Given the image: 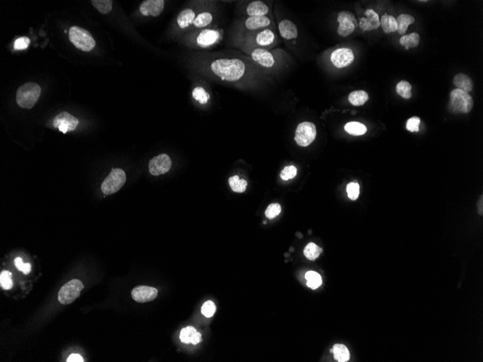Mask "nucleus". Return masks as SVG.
Instances as JSON below:
<instances>
[{
    "label": "nucleus",
    "instance_id": "1",
    "mask_svg": "<svg viewBox=\"0 0 483 362\" xmlns=\"http://www.w3.org/2000/svg\"><path fill=\"white\" fill-rule=\"evenodd\" d=\"M190 66L195 72L221 83L248 85L255 78L258 69L252 61L238 55L215 52L191 54Z\"/></svg>",
    "mask_w": 483,
    "mask_h": 362
},
{
    "label": "nucleus",
    "instance_id": "2",
    "mask_svg": "<svg viewBox=\"0 0 483 362\" xmlns=\"http://www.w3.org/2000/svg\"><path fill=\"white\" fill-rule=\"evenodd\" d=\"M223 32L216 25L187 33L178 38V42L190 49L201 50L214 47L221 41Z\"/></svg>",
    "mask_w": 483,
    "mask_h": 362
},
{
    "label": "nucleus",
    "instance_id": "3",
    "mask_svg": "<svg viewBox=\"0 0 483 362\" xmlns=\"http://www.w3.org/2000/svg\"><path fill=\"white\" fill-rule=\"evenodd\" d=\"M208 1H191L182 9L176 16L173 25V37L179 38L189 31L200 10L207 4Z\"/></svg>",
    "mask_w": 483,
    "mask_h": 362
},
{
    "label": "nucleus",
    "instance_id": "4",
    "mask_svg": "<svg viewBox=\"0 0 483 362\" xmlns=\"http://www.w3.org/2000/svg\"><path fill=\"white\" fill-rule=\"evenodd\" d=\"M240 46L242 48H261L270 49L277 43V35L273 28H265L239 37Z\"/></svg>",
    "mask_w": 483,
    "mask_h": 362
},
{
    "label": "nucleus",
    "instance_id": "5",
    "mask_svg": "<svg viewBox=\"0 0 483 362\" xmlns=\"http://www.w3.org/2000/svg\"><path fill=\"white\" fill-rule=\"evenodd\" d=\"M241 49L260 68L271 70L276 67L277 63L276 55L270 49L261 48H242Z\"/></svg>",
    "mask_w": 483,
    "mask_h": 362
},
{
    "label": "nucleus",
    "instance_id": "6",
    "mask_svg": "<svg viewBox=\"0 0 483 362\" xmlns=\"http://www.w3.org/2000/svg\"><path fill=\"white\" fill-rule=\"evenodd\" d=\"M273 27V19L270 16L244 17L237 24L238 37Z\"/></svg>",
    "mask_w": 483,
    "mask_h": 362
},
{
    "label": "nucleus",
    "instance_id": "7",
    "mask_svg": "<svg viewBox=\"0 0 483 362\" xmlns=\"http://www.w3.org/2000/svg\"><path fill=\"white\" fill-rule=\"evenodd\" d=\"M41 95V88L36 83H27L21 85L16 94V102L23 109H31Z\"/></svg>",
    "mask_w": 483,
    "mask_h": 362
},
{
    "label": "nucleus",
    "instance_id": "8",
    "mask_svg": "<svg viewBox=\"0 0 483 362\" xmlns=\"http://www.w3.org/2000/svg\"><path fill=\"white\" fill-rule=\"evenodd\" d=\"M69 38L77 49L84 52H90L95 46V40L87 30L78 26H73L69 31Z\"/></svg>",
    "mask_w": 483,
    "mask_h": 362
},
{
    "label": "nucleus",
    "instance_id": "9",
    "mask_svg": "<svg viewBox=\"0 0 483 362\" xmlns=\"http://www.w3.org/2000/svg\"><path fill=\"white\" fill-rule=\"evenodd\" d=\"M472 96L462 90H453L450 94V108L455 113H469L473 107Z\"/></svg>",
    "mask_w": 483,
    "mask_h": 362
},
{
    "label": "nucleus",
    "instance_id": "10",
    "mask_svg": "<svg viewBox=\"0 0 483 362\" xmlns=\"http://www.w3.org/2000/svg\"><path fill=\"white\" fill-rule=\"evenodd\" d=\"M213 2L214 1H208L207 4L200 10L192 26L187 33L213 25L216 16V7L213 5Z\"/></svg>",
    "mask_w": 483,
    "mask_h": 362
},
{
    "label": "nucleus",
    "instance_id": "11",
    "mask_svg": "<svg viewBox=\"0 0 483 362\" xmlns=\"http://www.w3.org/2000/svg\"><path fill=\"white\" fill-rule=\"evenodd\" d=\"M126 179V174L123 170L113 169L103 182L101 187V191L107 195L114 194L124 186Z\"/></svg>",
    "mask_w": 483,
    "mask_h": 362
},
{
    "label": "nucleus",
    "instance_id": "12",
    "mask_svg": "<svg viewBox=\"0 0 483 362\" xmlns=\"http://www.w3.org/2000/svg\"><path fill=\"white\" fill-rule=\"evenodd\" d=\"M84 286L80 280L73 279L67 282L58 293V301L63 305L73 303L80 296Z\"/></svg>",
    "mask_w": 483,
    "mask_h": 362
},
{
    "label": "nucleus",
    "instance_id": "13",
    "mask_svg": "<svg viewBox=\"0 0 483 362\" xmlns=\"http://www.w3.org/2000/svg\"><path fill=\"white\" fill-rule=\"evenodd\" d=\"M317 129L312 122H304L299 124L296 129L294 140L300 147H308L315 140Z\"/></svg>",
    "mask_w": 483,
    "mask_h": 362
},
{
    "label": "nucleus",
    "instance_id": "14",
    "mask_svg": "<svg viewBox=\"0 0 483 362\" xmlns=\"http://www.w3.org/2000/svg\"><path fill=\"white\" fill-rule=\"evenodd\" d=\"M337 21L339 22L337 33L342 37L351 35L358 26V22L355 16L347 10H343L339 13Z\"/></svg>",
    "mask_w": 483,
    "mask_h": 362
},
{
    "label": "nucleus",
    "instance_id": "15",
    "mask_svg": "<svg viewBox=\"0 0 483 362\" xmlns=\"http://www.w3.org/2000/svg\"><path fill=\"white\" fill-rule=\"evenodd\" d=\"M354 60V55L352 49L349 48H339L330 55V62L338 69L345 68L352 64Z\"/></svg>",
    "mask_w": 483,
    "mask_h": 362
},
{
    "label": "nucleus",
    "instance_id": "16",
    "mask_svg": "<svg viewBox=\"0 0 483 362\" xmlns=\"http://www.w3.org/2000/svg\"><path fill=\"white\" fill-rule=\"evenodd\" d=\"M172 160L167 154L162 153L154 157L149 162V171L154 176L167 173L172 167Z\"/></svg>",
    "mask_w": 483,
    "mask_h": 362
},
{
    "label": "nucleus",
    "instance_id": "17",
    "mask_svg": "<svg viewBox=\"0 0 483 362\" xmlns=\"http://www.w3.org/2000/svg\"><path fill=\"white\" fill-rule=\"evenodd\" d=\"M78 120L77 118L72 116L68 112H61L55 116L53 120V126L55 128L59 129V131L64 134L67 132L73 131L77 128Z\"/></svg>",
    "mask_w": 483,
    "mask_h": 362
},
{
    "label": "nucleus",
    "instance_id": "18",
    "mask_svg": "<svg viewBox=\"0 0 483 362\" xmlns=\"http://www.w3.org/2000/svg\"><path fill=\"white\" fill-rule=\"evenodd\" d=\"M165 4L164 0H146L140 4L139 11L145 17H158L164 11Z\"/></svg>",
    "mask_w": 483,
    "mask_h": 362
},
{
    "label": "nucleus",
    "instance_id": "19",
    "mask_svg": "<svg viewBox=\"0 0 483 362\" xmlns=\"http://www.w3.org/2000/svg\"><path fill=\"white\" fill-rule=\"evenodd\" d=\"M270 7L267 2L261 0L252 1L245 7L244 17L270 16Z\"/></svg>",
    "mask_w": 483,
    "mask_h": 362
},
{
    "label": "nucleus",
    "instance_id": "20",
    "mask_svg": "<svg viewBox=\"0 0 483 362\" xmlns=\"http://www.w3.org/2000/svg\"><path fill=\"white\" fill-rule=\"evenodd\" d=\"M381 25L379 16L373 9H367L364 13V16L360 19L358 26L363 31H370L376 30Z\"/></svg>",
    "mask_w": 483,
    "mask_h": 362
},
{
    "label": "nucleus",
    "instance_id": "21",
    "mask_svg": "<svg viewBox=\"0 0 483 362\" xmlns=\"http://www.w3.org/2000/svg\"><path fill=\"white\" fill-rule=\"evenodd\" d=\"M132 298L138 303L152 302L157 297L158 291L153 287L141 286L133 288L131 292Z\"/></svg>",
    "mask_w": 483,
    "mask_h": 362
},
{
    "label": "nucleus",
    "instance_id": "22",
    "mask_svg": "<svg viewBox=\"0 0 483 362\" xmlns=\"http://www.w3.org/2000/svg\"><path fill=\"white\" fill-rule=\"evenodd\" d=\"M278 29L281 37L287 41H291L298 37L299 32L297 25L289 19L281 20L278 25Z\"/></svg>",
    "mask_w": 483,
    "mask_h": 362
},
{
    "label": "nucleus",
    "instance_id": "23",
    "mask_svg": "<svg viewBox=\"0 0 483 362\" xmlns=\"http://www.w3.org/2000/svg\"><path fill=\"white\" fill-rule=\"evenodd\" d=\"M180 340L184 343H192L196 345L199 343L201 342L202 336L200 333L197 331L196 329L194 328L192 326H188L185 328L181 330Z\"/></svg>",
    "mask_w": 483,
    "mask_h": 362
},
{
    "label": "nucleus",
    "instance_id": "24",
    "mask_svg": "<svg viewBox=\"0 0 483 362\" xmlns=\"http://www.w3.org/2000/svg\"><path fill=\"white\" fill-rule=\"evenodd\" d=\"M454 84L458 89L462 90L468 94L471 92L474 88L472 79L463 73L456 75L454 78Z\"/></svg>",
    "mask_w": 483,
    "mask_h": 362
},
{
    "label": "nucleus",
    "instance_id": "25",
    "mask_svg": "<svg viewBox=\"0 0 483 362\" xmlns=\"http://www.w3.org/2000/svg\"><path fill=\"white\" fill-rule=\"evenodd\" d=\"M348 100L351 105L360 107L368 101L369 95L366 91H363V90L354 91L349 94Z\"/></svg>",
    "mask_w": 483,
    "mask_h": 362
},
{
    "label": "nucleus",
    "instance_id": "26",
    "mask_svg": "<svg viewBox=\"0 0 483 362\" xmlns=\"http://www.w3.org/2000/svg\"><path fill=\"white\" fill-rule=\"evenodd\" d=\"M397 22L398 33L404 35L406 32L408 27L415 21V18L409 14H402L396 19Z\"/></svg>",
    "mask_w": 483,
    "mask_h": 362
},
{
    "label": "nucleus",
    "instance_id": "27",
    "mask_svg": "<svg viewBox=\"0 0 483 362\" xmlns=\"http://www.w3.org/2000/svg\"><path fill=\"white\" fill-rule=\"evenodd\" d=\"M333 357L339 362L349 361L350 358L349 350L342 344H335L333 347Z\"/></svg>",
    "mask_w": 483,
    "mask_h": 362
},
{
    "label": "nucleus",
    "instance_id": "28",
    "mask_svg": "<svg viewBox=\"0 0 483 362\" xmlns=\"http://www.w3.org/2000/svg\"><path fill=\"white\" fill-rule=\"evenodd\" d=\"M381 25L386 34H390L397 31V22L395 18L389 15L385 14L381 17Z\"/></svg>",
    "mask_w": 483,
    "mask_h": 362
},
{
    "label": "nucleus",
    "instance_id": "29",
    "mask_svg": "<svg viewBox=\"0 0 483 362\" xmlns=\"http://www.w3.org/2000/svg\"><path fill=\"white\" fill-rule=\"evenodd\" d=\"M345 130L347 133L354 136L363 135L367 131L366 125L358 122H348L345 125Z\"/></svg>",
    "mask_w": 483,
    "mask_h": 362
},
{
    "label": "nucleus",
    "instance_id": "30",
    "mask_svg": "<svg viewBox=\"0 0 483 362\" xmlns=\"http://www.w3.org/2000/svg\"><path fill=\"white\" fill-rule=\"evenodd\" d=\"M399 43L402 46H405L406 50L409 48H415L420 43V36L417 33H412L409 35H405L400 38Z\"/></svg>",
    "mask_w": 483,
    "mask_h": 362
},
{
    "label": "nucleus",
    "instance_id": "31",
    "mask_svg": "<svg viewBox=\"0 0 483 362\" xmlns=\"http://www.w3.org/2000/svg\"><path fill=\"white\" fill-rule=\"evenodd\" d=\"M192 95L193 98L202 105L207 104L209 98H210V95H209V93L202 86H196L194 88V89L193 90Z\"/></svg>",
    "mask_w": 483,
    "mask_h": 362
},
{
    "label": "nucleus",
    "instance_id": "32",
    "mask_svg": "<svg viewBox=\"0 0 483 362\" xmlns=\"http://www.w3.org/2000/svg\"><path fill=\"white\" fill-rule=\"evenodd\" d=\"M306 279L307 280V286L312 289H317L322 284V278L315 271H309L306 273Z\"/></svg>",
    "mask_w": 483,
    "mask_h": 362
},
{
    "label": "nucleus",
    "instance_id": "33",
    "mask_svg": "<svg viewBox=\"0 0 483 362\" xmlns=\"http://www.w3.org/2000/svg\"><path fill=\"white\" fill-rule=\"evenodd\" d=\"M229 183L232 190L235 192H244L246 191L248 182L245 179H240L238 176H234L229 179Z\"/></svg>",
    "mask_w": 483,
    "mask_h": 362
},
{
    "label": "nucleus",
    "instance_id": "34",
    "mask_svg": "<svg viewBox=\"0 0 483 362\" xmlns=\"http://www.w3.org/2000/svg\"><path fill=\"white\" fill-rule=\"evenodd\" d=\"M322 252V248L312 242L308 244L304 249V255L309 260H316Z\"/></svg>",
    "mask_w": 483,
    "mask_h": 362
},
{
    "label": "nucleus",
    "instance_id": "35",
    "mask_svg": "<svg viewBox=\"0 0 483 362\" xmlns=\"http://www.w3.org/2000/svg\"><path fill=\"white\" fill-rule=\"evenodd\" d=\"M412 85L409 82L402 80L396 85V92L402 98L409 99L412 97Z\"/></svg>",
    "mask_w": 483,
    "mask_h": 362
},
{
    "label": "nucleus",
    "instance_id": "36",
    "mask_svg": "<svg viewBox=\"0 0 483 362\" xmlns=\"http://www.w3.org/2000/svg\"><path fill=\"white\" fill-rule=\"evenodd\" d=\"M91 3L101 14H108L112 11L113 1L111 0H92Z\"/></svg>",
    "mask_w": 483,
    "mask_h": 362
},
{
    "label": "nucleus",
    "instance_id": "37",
    "mask_svg": "<svg viewBox=\"0 0 483 362\" xmlns=\"http://www.w3.org/2000/svg\"><path fill=\"white\" fill-rule=\"evenodd\" d=\"M11 276L12 273L7 270L1 272L0 274V285L4 289L10 290L13 287Z\"/></svg>",
    "mask_w": 483,
    "mask_h": 362
},
{
    "label": "nucleus",
    "instance_id": "38",
    "mask_svg": "<svg viewBox=\"0 0 483 362\" xmlns=\"http://www.w3.org/2000/svg\"><path fill=\"white\" fill-rule=\"evenodd\" d=\"M216 307L215 304L212 301H207L203 304L201 307V312L206 318H212L216 312Z\"/></svg>",
    "mask_w": 483,
    "mask_h": 362
},
{
    "label": "nucleus",
    "instance_id": "39",
    "mask_svg": "<svg viewBox=\"0 0 483 362\" xmlns=\"http://www.w3.org/2000/svg\"><path fill=\"white\" fill-rule=\"evenodd\" d=\"M348 197L351 200H356L360 194V185L357 182H350L347 186Z\"/></svg>",
    "mask_w": 483,
    "mask_h": 362
},
{
    "label": "nucleus",
    "instance_id": "40",
    "mask_svg": "<svg viewBox=\"0 0 483 362\" xmlns=\"http://www.w3.org/2000/svg\"><path fill=\"white\" fill-rule=\"evenodd\" d=\"M281 211H282V208H281L280 205L278 204V203H273L267 208L265 214L269 219H273L279 215Z\"/></svg>",
    "mask_w": 483,
    "mask_h": 362
},
{
    "label": "nucleus",
    "instance_id": "41",
    "mask_svg": "<svg viewBox=\"0 0 483 362\" xmlns=\"http://www.w3.org/2000/svg\"><path fill=\"white\" fill-rule=\"evenodd\" d=\"M297 173V170L294 166H288L282 170V173H281V178L283 180L287 181L295 177Z\"/></svg>",
    "mask_w": 483,
    "mask_h": 362
},
{
    "label": "nucleus",
    "instance_id": "42",
    "mask_svg": "<svg viewBox=\"0 0 483 362\" xmlns=\"http://www.w3.org/2000/svg\"><path fill=\"white\" fill-rule=\"evenodd\" d=\"M420 118L417 117V116H414V117L410 118V119H408L407 122H406V128L407 130L409 132H419L420 129H419V125H420Z\"/></svg>",
    "mask_w": 483,
    "mask_h": 362
},
{
    "label": "nucleus",
    "instance_id": "43",
    "mask_svg": "<svg viewBox=\"0 0 483 362\" xmlns=\"http://www.w3.org/2000/svg\"><path fill=\"white\" fill-rule=\"evenodd\" d=\"M29 44L30 39L28 37H20L15 41L14 48L16 50H23L27 49Z\"/></svg>",
    "mask_w": 483,
    "mask_h": 362
},
{
    "label": "nucleus",
    "instance_id": "44",
    "mask_svg": "<svg viewBox=\"0 0 483 362\" xmlns=\"http://www.w3.org/2000/svg\"><path fill=\"white\" fill-rule=\"evenodd\" d=\"M67 362H83V359L82 358L81 356L77 354H71L70 357L67 359Z\"/></svg>",
    "mask_w": 483,
    "mask_h": 362
},
{
    "label": "nucleus",
    "instance_id": "45",
    "mask_svg": "<svg viewBox=\"0 0 483 362\" xmlns=\"http://www.w3.org/2000/svg\"><path fill=\"white\" fill-rule=\"evenodd\" d=\"M31 266L29 263H23L20 271H22L24 274H28L31 272Z\"/></svg>",
    "mask_w": 483,
    "mask_h": 362
},
{
    "label": "nucleus",
    "instance_id": "46",
    "mask_svg": "<svg viewBox=\"0 0 483 362\" xmlns=\"http://www.w3.org/2000/svg\"><path fill=\"white\" fill-rule=\"evenodd\" d=\"M15 265H16L17 268L20 270V268L22 267V265H23V262H22L21 257H16V258L15 259Z\"/></svg>",
    "mask_w": 483,
    "mask_h": 362
}]
</instances>
